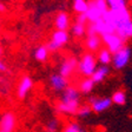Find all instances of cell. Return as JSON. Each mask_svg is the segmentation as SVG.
Returning a JSON list of instances; mask_svg holds the SVG:
<instances>
[{
  "instance_id": "cell-31",
  "label": "cell",
  "mask_w": 132,
  "mask_h": 132,
  "mask_svg": "<svg viewBox=\"0 0 132 132\" xmlns=\"http://www.w3.org/2000/svg\"><path fill=\"white\" fill-rule=\"evenodd\" d=\"M0 132H3V131H0Z\"/></svg>"
},
{
  "instance_id": "cell-17",
  "label": "cell",
  "mask_w": 132,
  "mask_h": 132,
  "mask_svg": "<svg viewBox=\"0 0 132 132\" xmlns=\"http://www.w3.org/2000/svg\"><path fill=\"white\" fill-rule=\"evenodd\" d=\"M98 61L102 65H106L112 63V53L107 48H100L98 53Z\"/></svg>"
},
{
  "instance_id": "cell-15",
  "label": "cell",
  "mask_w": 132,
  "mask_h": 132,
  "mask_svg": "<svg viewBox=\"0 0 132 132\" xmlns=\"http://www.w3.org/2000/svg\"><path fill=\"white\" fill-rule=\"evenodd\" d=\"M109 73H110L109 66L102 65V66H99V67H97V70L94 71V73H93V76L91 77V79L94 81V84H96V82H100L109 76Z\"/></svg>"
},
{
  "instance_id": "cell-21",
  "label": "cell",
  "mask_w": 132,
  "mask_h": 132,
  "mask_svg": "<svg viewBox=\"0 0 132 132\" xmlns=\"http://www.w3.org/2000/svg\"><path fill=\"white\" fill-rule=\"evenodd\" d=\"M111 100H112V103H114L117 105H124L126 102V94H125L124 91H116Z\"/></svg>"
},
{
  "instance_id": "cell-18",
  "label": "cell",
  "mask_w": 132,
  "mask_h": 132,
  "mask_svg": "<svg viewBox=\"0 0 132 132\" xmlns=\"http://www.w3.org/2000/svg\"><path fill=\"white\" fill-rule=\"evenodd\" d=\"M48 52L50 51L47 50L46 46H44V45L37 47L36 51H34V58H36V60H38V61L47 60V58H48Z\"/></svg>"
},
{
  "instance_id": "cell-13",
  "label": "cell",
  "mask_w": 132,
  "mask_h": 132,
  "mask_svg": "<svg viewBox=\"0 0 132 132\" xmlns=\"http://www.w3.org/2000/svg\"><path fill=\"white\" fill-rule=\"evenodd\" d=\"M54 26L58 31H67L70 27V16L66 12H59L54 19Z\"/></svg>"
},
{
  "instance_id": "cell-5",
  "label": "cell",
  "mask_w": 132,
  "mask_h": 132,
  "mask_svg": "<svg viewBox=\"0 0 132 132\" xmlns=\"http://www.w3.org/2000/svg\"><path fill=\"white\" fill-rule=\"evenodd\" d=\"M131 57V48L127 46H124L121 50H119L117 53L112 55V65L114 69L121 70L127 65Z\"/></svg>"
},
{
  "instance_id": "cell-22",
  "label": "cell",
  "mask_w": 132,
  "mask_h": 132,
  "mask_svg": "<svg viewBox=\"0 0 132 132\" xmlns=\"http://www.w3.org/2000/svg\"><path fill=\"white\" fill-rule=\"evenodd\" d=\"M60 126V121L57 118H52L47 121L46 126H45V132H58Z\"/></svg>"
},
{
  "instance_id": "cell-23",
  "label": "cell",
  "mask_w": 132,
  "mask_h": 132,
  "mask_svg": "<svg viewBox=\"0 0 132 132\" xmlns=\"http://www.w3.org/2000/svg\"><path fill=\"white\" fill-rule=\"evenodd\" d=\"M72 33H73L76 37H82L86 33V26L84 24L76 22V24L72 26Z\"/></svg>"
},
{
  "instance_id": "cell-2",
  "label": "cell",
  "mask_w": 132,
  "mask_h": 132,
  "mask_svg": "<svg viewBox=\"0 0 132 132\" xmlns=\"http://www.w3.org/2000/svg\"><path fill=\"white\" fill-rule=\"evenodd\" d=\"M80 107V93L73 86H69L61 94L57 110L61 114H77Z\"/></svg>"
},
{
  "instance_id": "cell-1",
  "label": "cell",
  "mask_w": 132,
  "mask_h": 132,
  "mask_svg": "<svg viewBox=\"0 0 132 132\" xmlns=\"http://www.w3.org/2000/svg\"><path fill=\"white\" fill-rule=\"evenodd\" d=\"M103 19L124 41L132 38V18L127 10L107 11Z\"/></svg>"
},
{
  "instance_id": "cell-12",
  "label": "cell",
  "mask_w": 132,
  "mask_h": 132,
  "mask_svg": "<svg viewBox=\"0 0 132 132\" xmlns=\"http://www.w3.org/2000/svg\"><path fill=\"white\" fill-rule=\"evenodd\" d=\"M85 15H86V18H87V21H90V24H94V22L98 21L99 19H102L104 14L97 7L94 1H91V3H88V10L86 11Z\"/></svg>"
},
{
  "instance_id": "cell-27",
  "label": "cell",
  "mask_w": 132,
  "mask_h": 132,
  "mask_svg": "<svg viewBox=\"0 0 132 132\" xmlns=\"http://www.w3.org/2000/svg\"><path fill=\"white\" fill-rule=\"evenodd\" d=\"M6 71H7V65H6L5 61L0 59V72H6Z\"/></svg>"
},
{
  "instance_id": "cell-11",
  "label": "cell",
  "mask_w": 132,
  "mask_h": 132,
  "mask_svg": "<svg viewBox=\"0 0 132 132\" xmlns=\"http://www.w3.org/2000/svg\"><path fill=\"white\" fill-rule=\"evenodd\" d=\"M76 67H78V61L76 58L73 57H70V58H66L65 60L61 63L60 65V69H59V73L65 78H69L73 71L76 70Z\"/></svg>"
},
{
  "instance_id": "cell-30",
  "label": "cell",
  "mask_w": 132,
  "mask_h": 132,
  "mask_svg": "<svg viewBox=\"0 0 132 132\" xmlns=\"http://www.w3.org/2000/svg\"><path fill=\"white\" fill-rule=\"evenodd\" d=\"M73 1H79V0H73Z\"/></svg>"
},
{
  "instance_id": "cell-8",
  "label": "cell",
  "mask_w": 132,
  "mask_h": 132,
  "mask_svg": "<svg viewBox=\"0 0 132 132\" xmlns=\"http://www.w3.org/2000/svg\"><path fill=\"white\" fill-rule=\"evenodd\" d=\"M88 102H90V106L92 111L96 113L104 112L112 104V100L110 98H98V97H91Z\"/></svg>"
},
{
  "instance_id": "cell-7",
  "label": "cell",
  "mask_w": 132,
  "mask_h": 132,
  "mask_svg": "<svg viewBox=\"0 0 132 132\" xmlns=\"http://www.w3.org/2000/svg\"><path fill=\"white\" fill-rule=\"evenodd\" d=\"M16 125L15 114L11 111H6L0 117V131L3 132H13Z\"/></svg>"
},
{
  "instance_id": "cell-25",
  "label": "cell",
  "mask_w": 132,
  "mask_h": 132,
  "mask_svg": "<svg viewBox=\"0 0 132 132\" xmlns=\"http://www.w3.org/2000/svg\"><path fill=\"white\" fill-rule=\"evenodd\" d=\"M91 112H92L91 106H90V105H85V106L79 107V110H78L77 114L79 116L80 118H86V117H88V116L91 114Z\"/></svg>"
},
{
  "instance_id": "cell-6",
  "label": "cell",
  "mask_w": 132,
  "mask_h": 132,
  "mask_svg": "<svg viewBox=\"0 0 132 132\" xmlns=\"http://www.w3.org/2000/svg\"><path fill=\"white\" fill-rule=\"evenodd\" d=\"M102 40L104 41L107 46V50L111 53H117L119 50H121L124 47V43L125 41L120 38L119 36H117L116 33H109V34H104L102 36Z\"/></svg>"
},
{
  "instance_id": "cell-29",
  "label": "cell",
  "mask_w": 132,
  "mask_h": 132,
  "mask_svg": "<svg viewBox=\"0 0 132 132\" xmlns=\"http://www.w3.org/2000/svg\"><path fill=\"white\" fill-rule=\"evenodd\" d=\"M3 54V48H1V47H0V55Z\"/></svg>"
},
{
  "instance_id": "cell-14",
  "label": "cell",
  "mask_w": 132,
  "mask_h": 132,
  "mask_svg": "<svg viewBox=\"0 0 132 132\" xmlns=\"http://www.w3.org/2000/svg\"><path fill=\"white\" fill-rule=\"evenodd\" d=\"M102 41L103 40L100 39V37H99L98 34L87 37V39H86V41H85L86 48H87L91 53L94 52V51H98V50H100V46H102Z\"/></svg>"
},
{
  "instance_id": "cell-28",
  "label": "cell",
  "mask_w": 132,
  "mask_h": 132,
  "mask_svg": "<svg viewBox=\"0 0 132 132\" xmlns=\"http://www.w3.org/2000/svg\"><path fill=\"white\" fill-rule=\"evenodd\" d=\"M6 11V6L3 3H0V12H5Z\"/></svg>"
},
{
  "instance_id": "cell-4",
  "label": "cell",
  "mask_w": 132,
  "mask_h": 132,
  "mask_svg": "<svg viewBox=\"0 0 132 132\" xmlns=\"http://www.w3.org/2000/svg\"><path fill=\"white\" fill-rule=\"evenodd\" d=\"M70 39V36H69V32L67 31H58L55 30L54 32L52 33V38L50 40V43L46 45L47 50L48 51H57L58 48H60L63 45H65Z\"/></svg>"
},
{
  "instance_id": "cell-16",
  "label": "cell",
  "mask_w": 132,
  "mask_h": 132,
  "mask_svg": "<svg viewBox=\"0 0 132 132\" xmlns=\"http://www.w3.org/2000/svg\"><path fill=\"white\" fill-rule=\"evenodd\" d=\"M109 7V11H120L127 10V0H105Z\"/></svg>"
},
{
  "instance_id": "cell-26",
  "label": "cell",
  "mask_w": 132,
  "mask_h": 132,
  "mask_svg": "<svg viewBox=\"0 0 132 132\" xmlns=\"http://www.w3.org/2000/svg\"><path fill=\"white\" fill-rule=\"evenodd\" d=\"M86 21H87V18H86L85 14H79V16L77 18V22H79V24H86Z\"/></svg>"
},
{
  "instance_id": "cell-19",
  "label": "cell",
  "mask_w": 132,
  "mask_h": 132,
  "mask_svg": "<svg viewBox=\"0 0 132 132\" xmlns=\"http://www.w3.org/2000/svg\"><path fill=\"white\" fill-rule=\"evenodd\" d=\"M93 86H94V81L91 78H84L79 84V91L82 92V93H88V92L92 91Z\"/></svg>"
},
{
  "instance_id": "cell-10",
  "label": "cell",
  "mask_w": 132,
  "mask_h": 132,
  "mask_svg": "<svg viewBox=\"0 0 132 132\" xmlns=\"http://www.w3.org/2000/svg\"><path fill=\"white\" fill-rule=\"evenodd\" d=\"M33 87V80L30 76H24L18 82L16 86V97L20 99L25 98Z\"/></svg>"
},
{
  "instance_id": "cell-24",
  "label": "cell",
  "mask_w": 132,
  "mask_h": 132,
  "mask_svg": "<svg viewBox=\"0 0 132 132\" xmlns=\"http://www.w3.org/2000/svg\"><path fill=\"white\" fill-rule=\"evenodd\" d=\"M63 132H87L84 127H81L78 123H70L64 127Z\"/></svg>"
},
{
  "instance_id": "cell-3",
  "label": "cell",
  "mask_w": 132,
  "mask_h": 132,
  "mask_svg": "<svg viewBox=\"0 0 132 132\" xmlns=\"http://www.w3.org/2000/svg\"><path fill=\"white\" fill-rule=\"evenodd\" d=\"M78 70L85 78H91L97 70V59L93 53L87 52L78 61Z\"/></svg>"
},
{
  "instance_id": "cell-9",
  "label": "cell",
  "mask_w": 132,
  "mask_h": 132,
  "mask_svg": "<svg viewBox=\"0 0 132 132\" xmlns=\"http://www.w3.org/2000/svg\"><path fill=\"white\" fill-rule=\"evenodd\" d=\"M50 85L55 92H64L69 87V80L60 73H53L50 77Z\"/></svg>"
},
{
  "instance_id": "cell-20",
  "label": "cell",
  "mask_w": 132,
  "mask_h": 132,
  "mask_svg": "<svg viewBox=\"0 0 132 132\" xmlns=\"http://www.w3.org/2000/svg\"><path fill=\"white\" fill-rule=\"evenodd\" d=\"M73 10L79 14H85L88 10V3H86L85 0L73 1Z\"/></svg>"
}]
</instances>
